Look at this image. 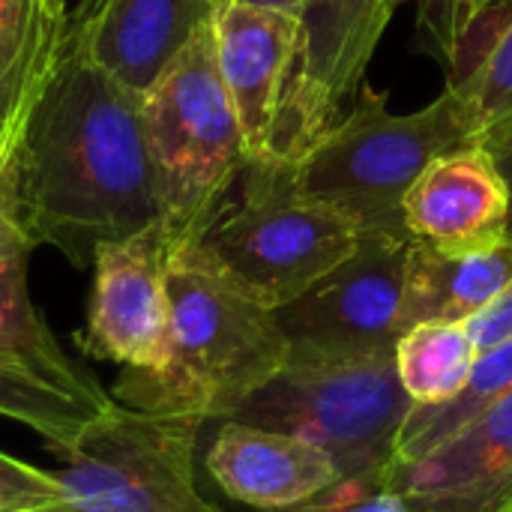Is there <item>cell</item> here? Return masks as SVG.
<instances>
[{"mask_svg":"<svg viewBox=\"0 0 512 512\" xmlns=\"http://www.w3.org/2000/svg\"><path fill=\"white\" fill-rule=\"evenodd\" d=\"M9 213L30 246H51L75 267L162 219L144 93L102 69L72 21L9 165Z\"/></svg>","mask_w":512,"mask_h":512,"instance_id":"obj_1","label":"cell"},{"mask_svg":"<svg viewBox=\"0 0 512 512\" xmlns=\"http://www.w3.org/2000/svg\"><path fill=\"white\" fill-rule=\"evenodd\" d=\"M168 363L159 375H120L111 399L138 411L231 420L288 363V339L270 306L231 279L198 240L171 246Z\"/></svg>","mask_w":512,"mask_h":512,"instance_id":"obj_2","label":"cell"},{"mask_svg":"<svg viewBox=\"0 0 512 512\" xmlns=\"http://www.w3.org/2000/svg\"><path fill=\"white\" fill-rule=\"evenodd\" d=\"M477 141L480 132L450 87L411 114H393L387 96L372 90L291 162V174L306 198L342 213L360 234H408L402 198L411 183L441 153Z\"/></svg>","mask_w":512,"mask_h":512,"instance_id":"obj_3","label":"cell"},{"mask_svg":"<svg viewBox=\"0 0 512 512\" xmlns=\"http://www.w3.org/2000/svg\"><path fill=\"white\" fill-rule=\"evenodd\" d=\"M144 126L162 225L174 243L195 240L249 165L246 141L216 63L213 21L192 36L144 93Z\"/></svg>","mask_w":512,"mask_h":512,"instance_id":"obj_4","label":"cell"},{"mask_svg":"<svg viewBox=\"0 0 512 512\" xmlns=\"http://www.w3.org/2000/svg\"><path fill=\"white\" fill-rule=\"evenodd\" d=\"M243 195L225 201L195 237L201 249L273 312L303 297L360 243L342 213L306 198L291 162L258 159L243 168Z\"/></svg>","mask_w":512,"mask_h":512,"instance_id":"obj_5","label":"cell"},{"mask_svg":"<svg viewBox=\"0 0 512 512\" xmlns=\"http://www.w3.org/2000/svg\"><path fill=\"white\" fill-rule=\"evenodd\" d=\"M414 411L396 360L285 363L231 420L279 429L318 444L339 471V486L381 483Z\"/></svg>","mask_w":512,"mask_h":512,"instance_id":"obj_6","label":"cell"},{"mask_svg":"<svg viewBox=\"0 0 512 512\" xmlns=\"http://www.w3.org/2000/svg\"><path fill=\"white\" fill-rule=\"evenodd\" d=\"M201 426L114 402L51 450L63 498L93 512H225L198 486Z\"/></svg>","mask_w":512,"mask_h":512,"instance_id":"obj_7","label":"cell"},{"mask_svg":"<svg viewBox=\"0 0 512 512\" xmlns=\"http://www.w3.org/2000/svg\"><path fill=\"white\" fill-rule=\"evenodd\" d=\"M408 234L363 231L357 249L294 303L276 309L288 363L393 357L402 336Z\"/></svg>","mask_w":512,"mask_h":512,"instance_id":"obj_8","label":"cell"},{"mask_svg":"<svg viewBox=\"0 0 512 512\" xmlns=\"http://www.w3.org/2000/svg\"><path fill=\"white\" fill-rule=\"evenodd\" d=\"M390 18L381 0H300L267 159L297 162L342 117Z\"/></svg>","mask_w":512,"mask_h":512,"instance_id":"obj_9","label":"cell"},{"mask_svg":"<svg viewBox=\"0 0 512 512\" xmlns=\"http://www.w3.org/2000/svg\"><path fill=\"white\" fill-rule=\"evenodd\" d=\"M171 234L159 222L105 243L93 255V294L78 333L84 354L123 366L126 375H159L168 363L165 267Z\"/></svg>","mask_w":512,"mask_h":512,"instance_id":"obj_10","label":"cell"},{"mask_svg":"<svg viewBox=\"0 0 512 512\" xmlns=\"http://www.w3.org/2000/svg\"><path fill=\"white\" fill-rule=\"evenodd\" d=\"M411 240L447 255L486 252L510 240L512 195L486 144H465L432 159L402 198Z\"/></svg>","mask_w":512,"mask_h":512,"instance_id":"obj_11","label":"cell"},{"mask_svg":"<svg viewBox=\"0 0 512 512\" xmlns=\"http://www.w3.org/2000/svg\"><path fill=\"white\" fill-rule=\"evenodd\" d=\"M381 483L411 512H504L512 507V393Z\"/></svg>","mask_w":512,"mask_h":512,"instance_id":"obj_12","label":"cell"},{"mask_svg":"<svg viewBox=\"0 0 512 512\" xmlns=\"http://www.w3.org/2000/svg\"><path fill=\"white\" fill-rule=\"evenodd\" d=\"M225 498L264 512H297L339 486L333 459L312 441L240 420H222L204 453Z\"/></svg>","mask_w":512,"mask_h":512,"instance_id":"obj_13","label":"cell"},{"mask_svg":"<svg viewBox=\"0 0 512 512\" xmlns=\"http://www.w3.org/2000/svg\"><path fill=\"white\" fill-rule=\"evenodd\" d=\"M216 63L234 105L249 162L267 159L279 93L297 39V15L249 0L213 6Z\"/></svg>","mask_w":512,"mask_h":512,"instance_id":"obj_14","label":"cell"},{"mask_svg":"<svg viewBox=\"0 0 512 512\" xmlns=\"http://www.w3.org/2000/svg\"><path fill=\"white\" fill-rule=\"evenodd\" d=\"M213 18V0H81L69 15L90 57L147 93Z\"/></svg>","mask_w":512,"mask_h":512,"instance_id":"obj_15","label":"cell"},{"mask_svg":"<svg viewBox=\"0 0 512 512\" xmlns=\"http://www.w3.org/2000/svg\"><path fill=\"white\" fill-rule=\"evenodd\" d=\"M33 246L15 225L9 204L0 210V360L27 369L45 384L69 393L72 399L105 411L114 405L111 393L84 372L57 342L27 285V258Z\"/></svg>","mask_w":512,"mask_h":512,"instance_id":"obj_16","label":"cell"},{"mask_svg":"<svg viewBox=\"0 0 512 512\" xmlns=\"http://www.w3.org/2000/svg\"><path fill=\"white\" fill-rule=\"evenodd\" d=\"M66 30V0H0V177L54 78Z\"/></svg>","mask_w":512,"mask_h":512,"instance_id":"obj_17","label":"cell"},{"mask_svg":"<svg viewBox=\"0 0 512 512\" xmlns=\"http://www.w3.org/2000/svg\"><path fill=\"white\" fill-rule=\"evenodd\" d=\"M512 276V237L495 249L447 255L429 243L411 240L405 255V288L399 327L447 321L468 324L477 318Z\"/></svg>","mask_w":512,"mask_h":512,"instance_id":"obj_18","label":"cell"},{"mask_svg":"<svg viewBox=\"0 0 512 512\" xmlns=\"http://www.w3.org/2000/svg\"><path fill=\"white\" fill-rule=\"evenodd\" d=\"M450 90L474 120L480 141L512 120V0L483 15L450 51Z\"/></svg>","mask_w":512,"mask_h":512,"instance_id":"obj_19","label":"cell"},{"mask_svg":"<svg viewBox=\"0 0 512 512\" xmlns=\"http://www.w3.org/2000/svg\"><path fill=\"white\" fill-rule=\"evenodd\" d=\"M480 351L468 324L426 321L408 327L396 342V372L417 408H438L456 399Z\"/></svg>","mask_w":512,"mask_h":512,"instance_id":"obj_20","label":"cell"},{"mask_svg":"<svg viewBox=\"0 0 512 512\" xmlns=\"http://www.w3.org/2000/svg\"><path fill=\"white\" fill-rule=\"evenodd\" d=\"M510 393L512 339H507L489 351H480V357L471 369V378L456 399H450L447 405H438V408H417L414 405V411L402 429L393 462H411V459L429 453L432 447H438L441 441L456 435L462 426H468L474 417H480L483 411H489L492 405H498Z\"/></svg>","mask_w":512,"mask_h":512,"instance_id":"obj_21","label":"cell"},{"mask_svg":"<svg viewBox=\"0 0 512 512\" xmlns=\"http://www.w3.org/2000/svg\"><path fill=\"white\" fill-rule=\"evenodd\" d=\"M99 411L45 384L27 369L0 360V417L33 429L48 450L66 447Z\"/></svg>","mask_w":512,"mask_h":512,"instance_id":"obj_22","label":"cell"},{"mask_svg":"<svg viewBox=\"0 0 512 512\" xmlns=\"http://www.w3.org/2000/svg\"><path fill=\"white\" fill-rule=\"evenodd\" d=\"M63 501L66 498L54 471L36 468L0 450V512L36 510Z\"/></svg>","mask_w":512,"mask_h":512,"instance_id":"obj_23","label":"cell"},{"mask_svg":"<svg viewBox=\"0 0 512 512\" xmlns=\"http://www.w3.org/2000/svg\"><path fill=\"white\" fill-rule=\"evenodd\" d=\"M297 512H411V507L399 492L387 489L384 483H366V486H336Z\"/></svg>","mask_w":512,"mask_h":512,"instance_id":"obj_24","label":"cell"},{"mask_svg":"<svg viewBox=\"0 0 512 512\" xmlns=\"http://www.w3.org/2000/svg\"><path fill=\"white\" fill-rule=\"evenodd\" d=\"M468 330L474 336L477 351H489V348L512 339V276L501 288V294L477 318L468 321Z\"/></svg>","mask_w":512,"mask_h":512,"instance_id":"obj_25","label":"cell"},{"mask_svg":"<svg viewBox=\"0 0 512 512\" xmlns=\"http://www.w3.org/2000/svg\"><path fill=\"white\" fill-rule=\"evenodd\" d=\"M447 3V21H450V39H447V45H450V51L456 48V42L483 18V15H489L498 3H504V0H444Z\"/></svg>","mask_w":512,"mask_h":512,"instance_id":"obj_26","label":"cell"},{"mask_svg":"<svg viewBox=\"0 0 512 512\" xmlns=\"http://www.w3.org/2000/svg\"><path fill=\"white\" fill-rule=\"evenodd\" d=\"M480 144H486V147L492 150V156H495L501 174L507 177V186H510L512 195V120L510 123H501L498 129H492Z\"/></svg>","mask_w":512,"mask_h":512,"instance_id":"obj_27","label":"cell"},{"mask_svg":"<svg viewBox=\"0 0 512 512\" xmlns=\"http://www.w3.org/2000/svg\"><path fill=\"white\" fill-rule=\"evenodd\" d=\"M249 3H261V6L285 9V12H291V15H297V9H300V0H249Z\"/></svg>","mask_w":512,"mask_h":512,"instance_id":"obj_28","label":"cell"},{"mask_svg":"<svg viewBox=\"0 0 512 512\" xmlns=\"http://www.w3.org/2000/svg\"><path fill=\"white\" fill-rule=\"evenodd\" d=\"M21 512H93L72 504V501H63V504H51V507H36V510H21Z\"/></svg>","mask_w":512,"mask_h":512,"instance_id":"obj_29","label":"cell"},{"mask_svg":"<svg viewBox=\"0 0 512 512\" xmlns=\"http://www.w3.org/2000/svg\"><path fill=\"white\" fill-rule=\"evenodd\" d=\"M6 204H9V171L0 177V210H3Z\"/></svg>","mask_w":512,"mask_h":512,"instance_id":"obj_30","label":"cell"},{"mask_svg":"<svg viewBox=\"0 0 512 512\" xmlns=\"http://www.w3.org/2000/svg\"><path fill=\"white\" fill-rule=\"evenodd\" d=\"M405 3H408V0H381V6H384L390 15H396V9H399V6H405Z\"/></svg>","mask_w":512,"mask_h":512,"instance_id":"obj_31","label":"cell"},{"mask_svg":"<svg viewBox=\"0 0 512 512\" xmlns=\"http://www.w3.org/2000/svg\"><path fill=\"white\" fill-rule=\"evenodd\" d=\"M216 3H222V0H213V6H216Z\"/></svg>","mask_w":512,"mask_h":512,"instance_id":"obj_32","label":"cell"},{"mask_svg":"<svg viewBox=\"0 0 512 512\" xmlns=\"http://www.w3.org/2000/svg\"><path fill=\"white\" fill-rule=\"evenodd\" d=\"M504 512H512V507H507V510H504Z\"/></svg>","mask_w":512,"mask_h":512,"instance_id":"obj_33","label":"cell"}]
</instances>
